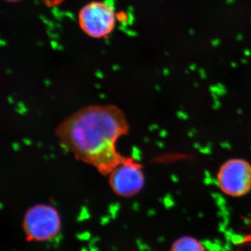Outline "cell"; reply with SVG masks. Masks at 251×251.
I'll return each instance as SVG.
<instances>
[{
	"label": "cell",
	"instance_id": "obj_1",
	"mask_svg": "<svg viewBox=\"0 0 251 251\" xmlns=\"http://www.w3.org/2000/svg\"><path fill=\"white\" fill-rule=\"evenodd\" d=\"M129 124L115 105H90L73 112L57 126L56 137L77 160L108 175L125 156L116 144L128 134Z\"/></svg>",
	"mask_w": 251,
	"mask_h": 251
},
{
	"label": "cell",
	"instance_id": "obj_2",
	"mask_svg": "<svg viewBox=\"0 0 251 251\" xmlns=\"http://www.w3.org/2000/svg\"><path fill=\"white\" fill-rule=\"evenodd\" d=\"M220 190L225 195L241 197L251 191V163L243 158H230L221 165L216 175Z\"/></svg>",
	"mask_w": 251,
	"mask_h": 251
},
{
	"label": "cell",
	"instance_id": "obj_3",
	"mask_svg": "<svg viewBox=\"0 0 251 251\" xmlns=\"http://www.w3.org/2000/svg\"><path fill=\"white\" fill-rule=\"evenodd\" d=\"M61 224L57 210L45 204L30 207L23 220L24 230L29 240L46 241L52 239L59 233Z\"/></svg>",
	"mask_w": 251,
	"mask_h": 251
},
{
	"label": "cell",
	"instance_id": "obj_4",
	"mask_svg": "<svg viewBox=\"0 0 251 251\" xmlns=\"http://www.w3.org/2000/svg\"><path fill=\"white\" fill-rule=\"evenodd\" d=\"M109 184L117 195L131 197L142 190L145 184L143 167L131 157H124L110 172Z\"/></svg>",
	"mask_w": 251,
	"mask_h": 251
},
{
	"label": "cell",
	"instance_id": "obj_5",
	"mask_svg": "<svg viewBox=\"0 0 251 251\" xmlns=\"http://www.w3.org/2000/svg\"><path fill=\"white\" fill-rule=\"evenodd\" d=\"M79 20L83 30L94 37L110 34L115 23L114 11L110 5L93 2L87 5L80 13Z\"/></svg>",
	"mask_w": 251,
	"mask_h": 251
},
{
	"label": "cell",
	"instance_id": "obj_6",
	"mask_svg": "<svg viewBox=\"0 0 251 251\" xmlns=\"http://www.w3.org/2000/svg\"><path fill=\"white\" fill-rule=\"evenodd\" d=\"M171 251H205L197 239L190 237H184L177 240L172 245Z\"/></svg>",
	"mask_w": 251,
	"mask_h": 251
},
{
	"label": "cell",
	"instance_id": "obj_7",
	"mask_svg": "<svg viewBox=\"0 0 251 251\" xmlns=\"http://www.w3.org/2000/svg\"><path fill=\"white\" fill-rule=\"evenodd\" d=\"M248 221L249 223H250V224L251 225V219H248ZM239 243H251V234H248V235H246V236H244L243 238L242 239L241 241H239Z\"/></svg>",
	"mask_w": 251,
	"mask_h": 251
},
{
	"label": "cell",
	"instance_id": "obj_8",
	"mask_svg": "<svg viewBox=\"0 0 251 251\" xmlns=\"http://www.w3.org/2000/svg\"><path fill=\"white\" fill-rule=\"evenodd\" d=\"M54 1H56V0H54Z\"/></svg>",
	"mask_w": 251,
	"mask_h": 251
}]
</instances>
